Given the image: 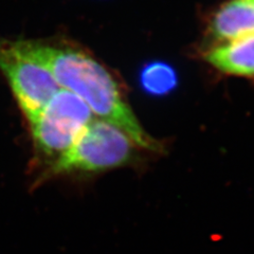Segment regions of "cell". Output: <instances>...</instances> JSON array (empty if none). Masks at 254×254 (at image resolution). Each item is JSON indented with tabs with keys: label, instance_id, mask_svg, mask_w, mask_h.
Wrapping results in <instances>:
<instances>
[{
	"label": "cell",
	"instance_id": "cell-1",
	"mask_svg": "<svg viewBox=\"0 0 254 254\" xmlns=\"http://www.w3.org/2000/svg\"><path fill=\"white\" fill-rule=\"evenodd\" d=\"M31 59L42 64L61 88L81 98L100 120L117 126L143 150L164 153V145L148 134L127 103L110 71L88 51L60 41L15 42Z\"/></svg>",
	"mask_w": 254,
	"mask_h": 254
},
{
	"label": "cell",
	"instance_id": "cell-2",
	"mask_svg": "<svg viewBox=\"0 0 254 254\" xmlns=\"http://www.w3.org/2000/svg\"><path fill=\"white\" fill-rule=\"evenodd\" d=\"M141 149L117 126L94 118L68 152L45 169L39 182L72 176L95 175L143 162Z\"/></svg>",
	"mask_w": 254,
	"mask_h": 254
},
{
	"label": "cell",
	"instance_id": "cell-3",
	"mask_svg": "<svg viewBox=\"0 0 254 254\" xmlns=\"http://www.w3.org/2000/svg\"><path fill=\"white\" fill-rule=\"evenodd\" d=\"M94 118L81 98L61 88L37 118L29 123L37 155L48 165L57 161L72 147Z\"/></svg>",
	"mask_w": 254,
	"mask_h": 254
},
{
	"label": "cell",
	"instance_id": "cell-4",
	"mask_svg": "<svg viewBox=\"0 0 254 254\" xmlns=\"http://www.w3.org/2000/svg\"><path fill=\"white\" fill-rule=\"evenodd\" d=\"M0 71L29 123L61 89L50 71L22 52L15 42L0 43Z\"/></svg>",
	"mask_w": 254,
	"mask_h": 254
},
{
	"label": "cell",
	"instance_id": "cell-5",
	"mask_svg": "<svg viewBox=\"0 0 254 254\" xmlns=\"http://www.w3.org/2000/svg\"><path fill=\"white\" fill-rule=\"evenodd\" d=\"M208 33L218 44L254 34V0H228L222 3L213 13Z\"/></svg>",
	"mask_w": 254,
	"mask_h": 254
},
{
	"label": "cell",
	"instance_id": "cell-6",
	"mask_svg": "<svg viewBox=\"0 0 254 254\" xmlns=\"http://www.w3.org/2000/svg\"><path fill=\"white\" fill-rule=\"evenodd\" d=\"M204 60L225 74L254 78V34L214 45Z\"/></svg>",
	"mask_w": 254,
	"mask_h": 254
},
{
	"label": "cell",
	"instance_id": "cell-7",
	"mask_svg": "<svg viewBox=\"0 0 254 254\" xmlns=\"http://www.w3.org/2000/svg\"><path fill=\"white\" fill-rule=\"evenodd\" d=\"M141 84L152 94H165L177 85V75L174 69L163 63H154L146 66L141 73Z\"/></svg>",
	"mask_w": 254,
	"mask_h": 254
}]
</instances>
